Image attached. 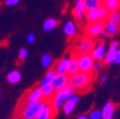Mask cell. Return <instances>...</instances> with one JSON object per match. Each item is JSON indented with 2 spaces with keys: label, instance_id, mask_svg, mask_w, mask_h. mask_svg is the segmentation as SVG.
I'll list each match as a JSON object with an SVG mask.
<instances>
[{
  "label": "cell",
  "instance_id": "obj_28",
  "mask_svg": "<svg viewBox=\"0 0 120 119\" xmlns=\"http://www.w3.org/2000/svg\"><path fill=\"white\" fill-rule=\"evenodd\" d=\"M90 119H102V112L99 110H94L89 114Z\"/></svg>",
  "mask_w": 120,
  "mask_h": 119
},
{
  "label": "cell",
  "instance_id": "obj_39",
  "mask_svg": "<svg viewBox=\"0 0 120 119\" xmlns=\"http://www.w3.org/2000/svg\"><path fill=\"white\" fill-rule=\"evenodd\" d=\"M0 6H1V2H0Z\"/></svg>",
  "mask_w": 120,
  "mask_h": 119
},
{
  "label": "cell",
  "instance_id": "obj_22",
  "mask_svg": "<svg viewBox=\"0 0 120 119\" xmlns=\"http://www.w3.org/2000/svg\"><path fill=\"white\" fill-rule=\"evenodd\" d=\"M103 6L109 12L118 10L120 9V0H103Z\"/></svg>",
  "mask_w": 120,
  "mask_h": 119
},
{
  "label": "cell",
  "instance_id": "obj_27",
  "mask_svg": "<svg viewBox=\"0 0 120 119\" xmlns=\"http://www.w3.org/2000/svg\"><path fill=\"white\" fill-rule=\"evenodd\" d=\"M108 19H110L113 23H115V24L120 26V9L112 11H110Z\"/></svg>",
  "mask_w": 120,
  "mask_h": 119
},
{
  "label": "cell",
  "instance_id": "obj_33",
  "mask_svg": "<svg viewBox=\"0 0 120 119\" xmlns=\"http://www.w3.org/2000/svg\"><path fill=\"white\" fill-rule=\"evenodd\" d=\"M113 63L116 64V65H120V50L118 49L114 54V57H113Z\"/></svg>",
  "mask_w": 120,
  "mask_h": 119
},
{
  "label": "cell",
  "instance_id": "obj_6",
  "mask_svg": "<svg viewBox=\"0 0 120 119\" xmlns=\"http://www.w3.org/2000/svg\"><path fill=\"white\" fill-rule=\"evenodd\" d=\"M79 60V69L81 71L84 72H92L93 71V66L94 63V59L91 55V53H86V54H81L78 56Z\"/></svg>",
  "mask_w": 120,
  "mask_h": 119
},
{
  "label": "cell",
  "instance_id": "obj_35",
  "mask_svg": "<svg viewBox=\"0 0 120 119\" xmlns=\"http://www.w3.org/2000/svg\"><path fill=\"white\" fill-rule=\"evenodd\" d=\"M98 37L100 38V40H101V41H105V40H108V39L110 38V36H109V35H108V34H107L106 33H105V32H104V33H101V34H100V35H99Z\"/></svg>",
  "mask_w": 120,
  "mask_h": 119
},
{
  "label": "cell",
  "instance_id": "obj_17",
  "mask_svg": "<svg viewBox=\"0 0 120 119\" xmlns=\"http://www.w3.org/2000/svg\"><path fill=\"white\" fill-rule=\"evenodd\" d=\"M63 32L68 37H70V38L74 37L77 33V25L73 21L69 20L65 23V25L63 27Z\"/></svg>",
  "mask_w": 120,
  "mask_h": 119
},
{
  "label": "cell",
  "instance_id": "obj_25",
  "mask_svg": "<svg viewBox=\"0 0 120 119\" xmlns=\"http://www.w3.org/2000/svg\"><path fill=\"white\" fill-rule=\"evenodd\" d=\"M41 64L44 68H50L52 65V57L50 53H44L41 56Z\"/></svg>",
  "mask_w": 120,
  "mask_h": 119
},
{
  "label": "cell",
  "instance_id": "obj_4",
  "mask_svg": "<svg viewBox=\"0 0 120 119\" xmlns=\"http://www.w3.org/2000/svg\"><path fill=\"white\" fill-rule=\"evenodd\" d=\"M109 16V11L103 5L96 9L88 10L85 13V19L89 23L97 22V21H104Z\"/></svg>",
  "mask_w": 120,
  "mask_h": 119
},
{
  "label": "cell",
  "instance_id": "obj_31",
  "mask_svg": "<svg viewBox=\"0 0 120 119\" xmlns=\"http://www.w3.org/2000/svg\"><path fill=\"white\" fill-rule=\"evenodd\" d=\"M68 100L71 101V102H72V103H74V104H77V103L79 102V100H80V97H79L78 94H76L75 93H74L73 94H71V95L69 97Z\"/></svg>",
  "mask_w": 120,
  "mask_h": 119
},
{
  "label": "cell",
  "instance_id": "obj_34",
  "mask_svg": "<svg viewBox=\"0 0 120 119\" xmlns=\"http://www.w3.org/2000/svg\"><path fill=\"white\" fill-rule=\"evenodd\" d=\"M35 41V34L34 33H29L28 36H27V42L29 44H32Z\"/></svg>",
  "mask_w": 120,
  "mask_h": 119
},
{
  "label": "cell",
  "instance_id": "obj_2",
  "mask_svg": "<svg viewBox=\"0 0 120 119\" xmlns=\"http://www.w3.org/2000/svg\"><path fill=\"white\" fill-rule=\"evenodd\" d=\"M93 74L91 72H84L79 71L78 72L70 75L69 85L74 88L75 91H84L88 89L92 84L93 81Z\"/></svg>",
  "mask_w": 120,
  "mask_h": 119
},
{
  "label": "cell",
  "instance_id": "obj_9",
  "mask_svg": "<svg viewBox=\"0 0 120 119\" xmlns=\"http://www.w3.org/2000/svg\"><path fill=\"white\" fill-rule=\"evenodd\" d=\"M71 56L65 55L63 58L59 59V60L55 63L54 65V71L56 74H68L69 71V67L71 63Z\"/></svg>",
  "mask_w": 120,
  "mask_h": 119
},
{
  "label": "cell",
  "instance_id": "obj_21",
  "mask_svg": "<svg viewBox=\"0 0 120 119\" xmlns=\"http://www.w3.org/2000/svg\"><path fill=\"white\" fill-rule=\"evenodd\" d=\"M55 75H56V72H55L54 69L50 70L46 74H45V76L43 77V79L41 80V82H40V87L52 85V82L53 78L55 77Z\"/></svg>",
  "mask_w": 120,
  "mask_h": 119
},
{
  "label": "cell",
  "instance_id": "obj_5",
  "mask_svg": "<svg viewBox=\"0 0 120 119\" xmlns=\"http://www.w3.org/2000/svg\"><path fill=\"white\" fill-rule=\"evenodd\" d=\"M104 30H105V21L89 23V25L86 27V35L91 38L97 37L102 33H104Z\"/></svg>",
  "mask_w": 120,
  "mask_h": 119
},
{
  "label": "cell",
  "instance_id": "obj_15",
  "mask_svg": "<svg viewBox=\"0 0 120 119\" xmlns=\"http://www.w3.org/2000/svg\"><path fill=\"white\" fill-rule=\"evenodd\" d=\"M104 32L106 33L110 37L111 36H115L120 32V26L115 24V23H113L110 19H107L106 21H105V30H104Z\"/></svg>",
  "mask_w": 120,
  "mask_h": 119
},
{
  "label": "cell",
  "instance_id": "obj_23",
  "mask_svg": "<svg viewBox=\"0 0 120 119\" xmlns=\"http://www.w3.org/2000/svg\"><path fill=\"white\" fill-rule=\"evenodd\" d=\"M57 24H58V22H57V20L55 18L49 17V18H47L46 20L43 22V26H42L43 31H45V32H51L57 26Z\"/></svg>",
  "mask_w": 120,
  "mask_h": 119
},
{
  "label": "cell",
  "instance_id": "obj_19",
  "mask_svg": "<svg viewBox=\"0 0 120 119\" xmlns=\"http://www.w3.org/2000/svg\"><path fill=\"white\" fill-rule=\"evenodd\" d=\"M80 71L79 69V60H78V56L74 55L71 58V63H70V67H69V71L68 74L69 75H71V74H74Z\"/></svg>",
  "mask_w": 120,
  "mask_h": 119
},
{
  "label": "cell",
  "instance_id": "obj_1",
  "mask_svg": "<svg viewBox=\"0 0 120 119\" xmlns=\"http://www.w3.org/2000/svg\"><path fill=\"white\" fill-rule=\"evenodd\" d=\"M46 100H40L21 104V109L19 110V119H34L38 113L47 105Z\"/></svg>",
  "mask_w": 120,
  "mask_h": 119
},
{
  "label": "cell",
  "instance_id": "obj_37",
  "mask_svg": "<svg viewBox=\"0 0 120 119\" xmlns=\"http://www.w3.org/2000/svg\"><path fill=\"white\" fill-rule=\"evenodd\" d=\"M76 119H90V118H89V116H87L85 114H82V115H79Z\"/></svg>",
  "mask_w": 120,
  "mask_h": 119
},
{
  "label": "cell",
  "instance_id": "obj_14",
  "mask_svg": "<svg viewBox=\"0 0 120 119\" xmlns=\"http://www.w3.org/2000/svg\"><path fill=\"white\" fill-rule=\"evenodd\" d=\"M115 107L112 101H108L103 106L101 112H102V119H112L114 115Z\"/></svg>",
  "mask_w": 120,
  "mask_h": 119
},
{
  "label": "cell",
  "instance_id": "obj_8",
  "mask_svg": "<svg viewBox=\"0 0 120 119\" xmlns=\"http://www.w3.org/2000/svg\"><path fill=\"white\" fill-rule=\"evenodd\" d=\"M94 46V42L93 40V38L86 36L83 37L79 43L77 44V47H76V52L81 55V54H86V53H91L93 48Z\"/></svg>",
  "mask_w": 120,
  "mask_h": 119
},
{
  "label": "cell",
  "instance_id": "obj_24",
  "mask_svg": "<svg viewBox=\"0 0 120 119\" xmlns=\"http://www.w3.org/2000/svg\"><path fill=\"white\" fill-rule=\"evenodd\" d=\"M86 10H93L103 5V0H83Z\"/></svg>",
  "mask_w": 120,
  "mask_h": 119
},
{
  "label": "cell",
  "instance_id": "obj_3",
  "mask_svg": "<svg viewBox=\"0 0 120 119\" xmlns=\"http://www.w3.org/2000/svg\"><path fill=\"white\" fill-rule=\"evenodd\" d=\"M75 93L74 88H72L71 85H67L66 87L60 89L58 91H55V93L53 95L52 100L51 101L52 103H50L53 111L55 112H57L60 109L63 107V104L69 99V97Z\"/></svg>",
  "mask_w": 120,
  "mask_h": 119
},
{
  "label": "cell",
  "instance_id": "obj_32",
  "mask_svg": "<svg viewBox=\"0 0 120 119\" xmlns=\"http://www.w3.org/2000/svg\"><path fill=\"white\" fill-rule=\"evenodd\" d=\"M19 2H20V0H5L6 5L9 7H14V6L18 5Z\"/></svg>",
  "mask_w": 120,
  "mask_h": 119
},
{
  "label": "cell",
  "instance_id": "obj_30",
  "mask_svg": "<svg viewBox=\"0 0 120 119\" xmlns=\"http://www.w3.org/2000/svg\"><path fill=\"white\" fill-rule=\"evenodd\" d=\"M28 55H29V51L26 48H23L18 52V58L20 59V60H24V59H26L28 57Z\"/></svg>",
  "mask_w": 120,
  "mask_h": 119
},
{
  "label": "cell",
  "instance_id": "obj_16",
  "mask_svg": "<svg viewBox=\"0 0 120 119\" xmlns=\"http://www.w3.org/2000/svg\"><path fill=\"white\" fill-rule=\"evenodd\" d=\"M55 113L56 112L53 111L50 102H48L47 105L44 107V109L38 113V115L34 119H52Z\"/></svg>",
  "mask_w": 120,
  "mask_h": 119
},
{
  "label": "cell",
  "instance_id": "obj_36",
  "mask_svg": "<svg viewBox=\"0 0 120 119\" xmlns=\"http://www.w3.org/2000/svg\"><path fill=\"white\" fill-rule=\"evenodd\" d=\"M106 80H107V75H106V74H103V75H101L100 78H99V81L101 83H105V82H106Z\"/></svg>",
  "mask_w": 120,
  "mask_h": 119
},
{
  "label": "cell",
  "instance_id": "obj_13",
  "mask_svg": "<svg viewBox=\"0 0 120 119\" xmlns=\"http://www.w3.org/2000/svg\"><path fill=\"white\" fill-rule=\"evenodd\" d=\"M118 47H119V41L116 40V39L112 40L110 43V47L107 50L106 56H105V59H104L105 64L110 65V64L113 63V57H114V54H115L116 51L118 50Z\"/></svg>",
  "mask_w": 120,
  "mask_h": 119
},
{
  "label": "cell",
  "instance_id": "obj_40",
  "mask_svg": "<svg viewBox=\"0 0 120 119\" xmlns=\"http://www.w3.org/2000/svg\"><path fill=\"white\" fill-rule=\"evenodd\" d=\"M16 119H18V118H16Z\"/></svg>",
  "mask_w": 120,
  "mask_h": 119
},
{
  "label": "cell",
  "instance_id": "obj_38",
  "mask_svg": "<svg viewBox=\"0 0 120 119\" xmlns=\"http://www.w3.org/2000/svg\"><path fill=\"white\" fill-rule=\"evenodd\" d=\"M0 98H1V93H0Z\"/></svg>",
  "mask_w": 120,
  "mask_h": 119
},
{
  "label": "cell",
  "instance_id": "obj_12",
  "mask_svg": "<svg viewBox=\"0 0 120 119\" xmlns=\"http://www.w3.org/2000/svg\"><path fill=\"white\" fill-rule=\"evenodd\" d=\"M43 94L41 92V89L39 88H34L32 91H30L24 97V99L22 100L21 104H25V103H30V102H34V101H40L43 100Z\"/></svg>",
  "mask_w": 120,
  "mask_h": 119
},
{
  "label": "cell",
  "instance_id": "obj_29",
  "mask_svg": "<svg viewBox=\"0 0 120 119\" xmlns=\"http://www.w3.org/2000/svg\"><path fill=\"white\" fill-rule=\"evenodd\" d=\"M103 63H102V61H94V66H93V72L94 73H97V72H99V71H101L102 70H103Z\"/></svg>",
  "mask_w": 120,
  "mask_h": 119
},
{
  "label": "cell",
  "instance_id": "obj_18",
  "mask_svg": "<svg viewBox=\"0 0 120 119\" xmlns=\"http://www.w3.org/2000/svg\"><path fill=\"white\" fill-rule=\"evenodd\" d=\"M21 78H22V75H21V72L17 70H14V71H11L8 73L7 75V80L9 83L11 84H17L21 81Z\"/></svg>",
  "mask_w": 120,
  "mask_h": 119
},
{
  "label": "cell",
  "instance_id": "obj_20",
  "mask_svg": "<svg viewBox=\"0 0 120 119\" xmlns=\"http://www.w3.org/2000/svg\"><path fill=\"white\" fill-rule=\"evenodd\" d=\"M41 89V92H42V94H43V98L44 100L46 101H49L50 99H52L55 93V91L54 89L52 87V85H48V86H43V87H40Z\"/></svg>",
  "mask_w": 120,
  "mask_h": 119
},
{
  "label": "cell",
  "instance_id": "obj_10",
  "mask_svg": "<svg viewBox=\"0 0 120 119\" xmlns=\"http://www.w3.org/2000/svg\"><path fill=\"white\" fill-rule=\"evenodd\" d=\"M86 11L87 10H86L83 0H75V1H74V7H73L72 14H73L74 18H75L78 22H83Z\"/></svg>",
  "mask_w": 120,
  "mask_h": 119
},
{
  "label": "cell",
  "instance_id": "obj_7",
  "mask_svg": "<svg viewBox=\"0 0 120 119\" xmlns=\"http://www.w3.org/2000/svg\"><path fill=\"white\" fill-rule=\"evenodd\" d=\"M106 52H107V48L106 45H105V42L100 40L94 43V46L91 52V55L96 61H104Z\"/></svg>",
  "mask_w": 120,
  "mask_h": 119
},
{
  "label": "cell",
  "instance_id": "obj_11",
  "mask_svg": "<svg viewBox=\"0 0 120 119\" xmlns=\"http://www.w3.org/2000/svg\"><path fill=\"white\" fill-rule=\"evenodd\" d=\"M69 74H56L52 82V87L54 89V91H58L69 85Z\"/></svg>",
  "mask_w": 120,
  "mask_h": 119
},
{
  "label": "cell",
  "instance_id": "obj_26",
  "mask_svg": "<svg viewBox=\"0 0 120 119\" xmlns=\"http://www.w3.org/2000/svg\"><path fill=\"white\" fill-rule=\"evenodd\" d=\"M75 106H76V104H74L69 100H67L64 104H63V107H62V110L64 112V113L66 115H70L73 111L74 109H75Z\"/></svg>",
  "mask_w": 120,
  "mask_h": 119
}]
</instances>
